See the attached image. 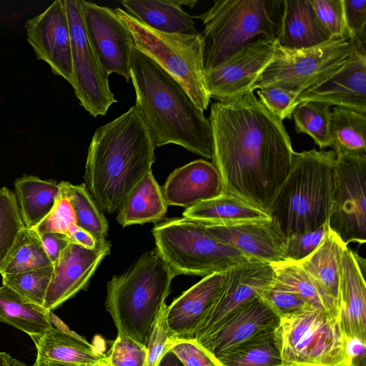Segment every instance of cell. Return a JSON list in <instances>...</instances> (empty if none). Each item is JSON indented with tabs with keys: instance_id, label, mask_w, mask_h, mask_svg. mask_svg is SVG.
<instances>
[{
	"instance_id": "obj_22",
	"label": "cell",
	"mask_w": 366,
	"mask_h": 366,
	"mask_svg": "<svg viewBox=\"0 0 366 366\" xmlns=\"http://www.w3.org/2000/svg\"><path fill=\"white\" fill-rule=\"evenodd\" d=\"M202 224L214 236L249 259L268 263L282 259L285 237L272 218L224 224Z\"/></svg>"
},
{
	"instance_id": "obj_21",
	"label": "cell",
	"mask_w": 366,
	"mask_h": 366,
	"mask_svg": "<svg viewBox=\"0 0 366 366\" xmlns=\"http://www.w3.org/2000/svg\"><path fill=\"white\" fill-rule=\"evenodd\" d=\"M224 283L225 272L205 276L167 306V325L175 340L194 339L219 297Z\"/></svg>"
},
{
	"instance_id": "obj_56",
	"label": "cell",
	"mask_w": 366,
	"mask_h": 366,
	"mask_svg": "<svg viewBox=\"0 0 366 366\" xmlns=\"http://www.w3.org/2000/svg\"><path fill=\"white\" fill-rule=\"evenodd\" d=\"M289 366H312V365H289Z\"/></svg>"
},
{
	"instance_id": "obj_10",
	"label": "cell",
	"mask_w": 366,
	"mask_h": 366,
	"mask_svg": "<svg viewBox=\"0 0 366 366\" xmlns=\"http://www.w3.org/2000/svg\"><path fill=\"white\" fill-rule=\"evenodd\" d=\"M360 46L365 43L351 36L301 49H286L277 41L273 57L254 83L252 92L277 86L299 96L339 68Z\"/></svg>"
},
{
	"instance_id": "obj_27",
	"label": "cell",
	"mask_w": 366,
	"mask_h": 366,
	"mask_svg": "<svg viewBox=\"0 0 366 366\" xmlns=\"http://www.w3.org/2000/svg\"><path fill=\"white\" fill-rule=\"evenodd\" d=\"M161 187L154 179L152 171L134 187L119 209L117 220L123 227L127 226L156 223L162 220L167 212Z\"/></svg>"
},
{
	"instance_id": "obj_8",
	"label": "cell",
	"mask_w": 366,
	"mask_h": 366,
	"mask_svg": "<svg viewBox=\"0 0 366 366\" xmlns=\"http://www.w3.org/2000/svg\"><path fill=\"white\" fill-rule=\"evenodd\" d=\"M114 11L130 30L134 46L172 76L199 109L207 110L211 97L204 79L201 34L159 32L139 22L122 9L117 8Z\"/></svg>"
},
{
	"instance_id": "obj_3",
	"label": "cell",
	"mask_w": 366,
	"mask_h": 366,
	"mask_svg": "<svg viewBox=\"0 0 366 366\" xmlns=\"http://www.w3.org/2000/svg\"><path fill=\"white\" fill-rule=\"evenodd\" d=\"M130 76L136 93L134 106L154 147L174 144L212 159L209 119L185 89L135 46L132 51Z\"/></svg>"
},
{
	"instance_id": "obj_19",
	"label": "cell",
	"mask_w": 366,
	"mask_h": 366,
	"mask_svg": "<svg viewBox=\"0 0 366 366\" xmlns=\"http://www.w3.org/2000/svg\"><path fill=\"white\" fill-rule=\"evenodd\" d=\"M110 249L108 241L95 249L71 242L53 264L43 308L53 312L85 290L103 259L110 253Z\"/></svg>"
},
{
	"instance_id": "obj_25",
	"label": "cell",
	"mask_w": 366,
	"mask_h": 366,
	"mask_svg": "<svg viewBox=\"0 0 366 366\" xmlns=\"http://www.w3.org/2000/svg\"><path fill=\"white\" fill-rule=\"evenodd\" d=\"M122 4L131 16L149 28L164 34L196 35L192 17L182 5L192 8L197 1L124 0Z\"/></svg>"
},
{
	"instance_id": "obj_4",
	"label": "cell",
	"mask_w": 366,
	"mask_h": 366,
	"mask_svg": "<svg viewBox=\"0 0 366 366\" xmlns=\"http://www.w3.org/2000/svg\"><path fill=\"white\" fill-rule=\"evenodd\" d=\"M333 149L294 152L290 169L267 212L285 237L328 221L334 187Z\"/></svg>"
},
{
	"instance_id": "obj_41",
	"label": "cell",
	"mask_w": 366,
	"mask_h": 366,
	"mask_svg": "<svg viewBox=\"0 0 366 366\" xmlns=\"http://www.w3.org/2000/svg\"><path fill=\"white\" fill-rule=\"evenodd\" d=\"M167 305L164 304L146 342L147 355L144 366H157L162 357L170 350L176 340L167 325Z\"/></svg>"
},
{
	"instance_id": "obj_40",
	"label": "cell",
	"mask_w": 366,
	"mask_h": 366,
	"mask_svg": "<svg viewBox=\"0 0 366 366\" xmlns=\"http://www.w3.org/2000/svg\"><path fill=\"white\" fill-rule=\"evenodd\" d=\"M328 231L327 221L314 231L286 237L281 260L295 262L303 260L317 248L327 236Z\"/></svg>"
},
{
	"instance_id": "obj_24",
	"label": "cell",
	"mask_w": 366,
	"mask_h": 366,
	"mask_svg": "<svg viewBox=\"0 0 366 366\" xmlns=\"http://www.w3.org/2000/svg\"><path fill=\"white\" fill-rule=\"evenodd\" d=\"M280 317L260 297L247 305L202 345L214 357L263 332L276 329Z\"/></svg>"
},
{
	"instance_id": "obj_39",
	"label": "cell",
	"mask_w": 366,
	"mask_h": 366,
	"mask_svg": "<svg viewBox=\"0 0 366 366\" xmlns=\"http://www.w3.org/2000/svg\"><path fill=\"white\" fill-rule=\"evenodd\" d=\"M25 228L14 192L0 188V273L18 237Z\"/></svg>"
},
{
	"instance_id": "obj_11",
	"label": "cell",
	"mask_w": 366,
	"mask_h": 366,
	"mask_svg": "<svg viewBox=\"0 0 366 366\" xmlns=\"http://www.w3.org/2000/svg\"><path fill=\"white\" fill-rule=\"evenodd\" d=\"M366 154L338 153L329 228L347 245L366 242Z\"/></svg>"
},
{
	"instance_id": "obj_42",
	"label": "cell",
	"mask_w": 366,
	"mask_h": 366,
	"mask_svg": "<svg viewBox=\"0 0 366 366\" xmlns=\"http://www.w3.org/2000/svg\"><path fill=\"white\" fill-rule=\"evenodd\" d=\"M316 16L330 39L350 36L345 21L342 0H310Z\"/></svg>"
},
{
	"instance_id": "obj_28",
	"label": "cell",
	"mask_w": 366,
	"mask_h": 366,
	"mask_svg": "<svg viewBox=\"0 0 366 366\" xmlns=\"http://www.w3.org/2000/svg\"><path fill=\"white\" fill-rule=\"evenodd\" d=\"M14 194L25 228L34 229L52 209L60 187L54 179L24 175L16 179Z\"/></svg>"
},
{
	"instance_id": "obj_45",
	"label": "cell",
	"mask_w": 366,
	"mask_h": 366,
	"mask_svg": "<svg viewBox=\"0 0 366 366\" xmlns=\"http://www.w3.org/2000/svg\"><path fill=\"white\" fill-rule=\"evenodd\" d=\"M76 224V216L69 200L60 194L48 215L33 229L39 235L57 232L67 235L72 224Z\"/></svg>"
},
{
	"instance_id": "obj_44",
	"label": "cell",
	"mask_w": 366,
	"mask_h": 366,
	"mask_svg": "<svg viewBox=\"0 0 366 366\" xmlns=\"http://www.w3.org/2000/svg\"><path fill=\"white\" fill-rule=\"evenodd\" d=\"M106 355L111 366H144L147 347L129 337L117 335Z\"/></svg>"
},
{
	"instance_id": "obj_12",
	"label": "cell",
	"mask_w": 366,
	"mask_h": 366,
	"mask_svg": "<svg viewBox=\"0 0 366 366\" xmlns=\"http://www.w3.org/2000/svg\"><path fill=\"white\" fill-rule=\"evenodd\" d=\"M69 22L73 83L80 104L92 116H104L114 99L109 75L101 67L86 37L77 0H64Z\"/></svg>"
},
{
	"instance_id": "obj_23",
	"label": "cell",
	"mask_w": 366,
	"mask_h": 366,
	"mask_svg": "<svg viewBox=\"0 0 366 366\" xmlns=\"http://www.w3.org/2000/svg\"><path fill=\"white\" fill-rule=\"evenodd\" d=\"M167 205L189 208L222 193L220 174L208 161L197 159L174 169L161 187Z\"/></svg>"
},
{
	"instance_id": "obj_20",
	"label": "cell",
	"mask_w": 366,
	"mask_h": 366,
	"mask_svg": "<svg viewBox=\"0 0 366 366\" xmlns=\"http://www.w3.org/2000/svg\"><path fill=\"white\" fill-rule=\"evenodd\" d=\"M365 265V260L348 246L344 248L340 265L337 317L346 340H366Z\"/></svg>"
},
{
	"instance_id": "obj_50",
	"label": "cell",
	"mask_w": 366,
	"mask_h": 366,
	"mask_svg": "<svg viewBox=\"0 0 366 366\" xmlns=\"http://www.w3.org/2000/svg\"><path fill=\"white\" fill-rule=\"evenodd\" d=\"M67 236L74 242L87 248L95 249L104 244L99 243L92 234L86 231L85 229L77 226L76 224H72L67 233Z\"/></svg>"
},
{
	"instance_id": "obj_14",
	"label": "cell",
	"mask_w": 366,
	"mask_h": 366,
	"mask_svg": "<svg viewBox=\"0 0 366 366\" xmlns=\"http://www.w3.org/2000/svg\"><path fill=\"white\" fill-rule=\"evenodd\" d=\"M84 31L102 69L131 79L130 61L134 41L116 11L96 4L77 0Z\"/></svg>"
},
{
	"instance_id": "obj_30",
	"label": "cell",
	"mask_w": 366,
	"mask_h": 366,
	"mask_svg": "<svg viewBox=\"0 0 366 366\" xmlns=\"http://www.w3.org/2000/svg\"><path fill=\"white\" fill-rule=\"evenodd\" d=\"M347 246L330 228L317 248L298 262L314 282L337 302L340 265L344 248Z\"/></svg>"
},
{
	"instance_id": "obj_51",
	"label": "cell",
	"mask_w": 366,
	"mask_h": 366,
	"mask_svg": "<svg viewBox=\"0 0 366 366\" xmlns=\"http://www.w3.org/2000/svg\"><path fill=\"white\" fill-rule=\"evenodd\" d=\"M157 366H184L179 359L170 350L160 359Z\"/></svg>"
},
{
	"instance_id": "obj_33",
	"label": "cell",
	"mask_w": 366,
	"mask_h": 366,
	"mask_svg": "<svg viewBox=\"0 0 366 366\" xmlns=\"http://www.w3.org/2000/svg\"><path fill=\"white\" fill-rule=\"evenodd\" d=\"M271 264L276 281L298 295L310 306L337 317L336 301L314 282L298 262L280 260Z\"/></svg>"
},
{
	"instance_id": "obj_9",
	"label": "cell",
	"mask_w": 366,
	"mask_h": 366,
	"mask_svg": "<svg viewBox=\"0 0 366 366\" xmlns=\"http://www.w3.org/2000/svg\"><path fill=\"white\" fill-rule=\"evenodd\" d=\"M282 366H340L347 340L337 318L311 306L280 318L276 329Z\"/></svg>"
},
{
	"instance_id": "obj_53",
	"label": "cell",
	"mask_w": 366,
	"mask_h": 366,
	"mask_svg": "<svg viewBox=\"0 0 366 366\" xmlns=\"http://www.w3.org/2000/svg\"><path fill=\"white\" fill-rule=\"evenodd\" d=\"M12 357L8 353L0 351V366H11Z\"/></svg>"
},
{
	"instance_id": "obj_7",
	"label": "cell",
	"mask_w": 366,
	"mask_h": 366,
	"mask_svg": "<svg viewBox=\"0 0 366 366\" xmlns=\"http://www.w3.org/2000/svg\"><path fill=\"white\" fill-rule=\"evenodd\" d=\"M152 232L156 249L176 276L205 277L249 259L211 234L202 222L188 217L163 222Z\"/></svg>"
},
{
	"instance_id": "obj_46",
	"label": "cell",
	"mask_w": 366,
	"mask_h": 366,
	"mask_svg": "<svg viewBox=\"0 0 366 366\" xmlns=\"http://www.w3.org/2000/svg\"><path fill=\"white\" fill-rule=\"evenodd\" d=\"M257 94L261 103L280 120L292 119L298 97L295 93L280 87L269 86L257 89Z\"/></svg>"
},
{
	"instance_id": "obj_1",
	"label": "cell",
	"mask_w": 366,
	"mask_h": 366,
	"mask_svg": "<svg viewBox=\"0 0 366 366\" xmlns=\"http://www.w3.org/2000/svg\"><path fill=\"white\" fill-rule=\"evenodd\" d=\"M212 164L222 193L267 212L285 179L295 151L283 123L254 95L211 105Z\"/></svg>"
},
{
	"instance_id": "obj_49",
	"label": "cell",
	"mask_w": 366,
	"mask_h": 366,
	"mask_svg": "<svg viewBox=\"0 0 366 366\" xmlns=\"http://www.w3.org/2000/svg\"><path fill=\"white\" fill-rule=\"evenodd\" d=\"M39 237L52 264L56 262L60 253L72 242L66 234L57 232L44 233L39 235Z\"/></svg>"
},
{
	"instance_id": "obj_54",
	"label": "cell",
	"mask_w": 366,
	"mask_h": 366,
	"mask_svg": "<svg viewBox=\"0 0 366 366\" xmlns=\"http://www.w3.org/2000/svg\"><path fill=\"white\" fill-rule=\"evenodd\" d=\"M107 360L103 361V362H99V363H97L92 366H105V365L107 364Z\"/></svg>"
},
{
	"instance_id": "obj_38",
	"label": "cell",
	"mask_w": 366,
	"mask_h": 366,
	"mask_svg": "<svg viewBox=\"0 0 366 366\" xmlns=\"http://www.w3.org/2000/svg\"><path fill=\"white\" fill-rule=\"evenodd\" d=\"M54 271L53 264L24 272L1 275L2 285L26 303L43 307Z\"/></svg>"
},
{
	"instance_id": "obj_34",
	"label": "cell",
	"mask_w": 366,
	"mask_h": 366,
	"mask_svg": "<svg viewBox=\"0 0 366 366\" xmlns=\"http://www.w3.org/2000/svg\"><path fill=\"white\" fill-rule=\"evenodd\" d=\"M330 132L336 154H366V114L333 107L330 111Z\"/></svg>"
},
{
	"instance_id": "obj_16",
	"label": "cell",
	"mask_w": 366,
	"mask_h": 366,
	"mask_svg": "<svg viewBox=\"0 0 366 366\" xmlns=\"http://www.w3.org/2000/svg\"><path fill=\"white\" fill-rule=\"evenodd\" d=\"M27 41L38 59L51 71L73 83L71 36L64 0H56L40 14L26 21Z\"/></svg>"
},
{
	"instance_id": "obj_17",
	"label": "cell",
	"mask_w": 366,
	"mask_h": 366,
	"mask_svg": "<svg viewBox=\"0 0 366 366\" xmlns=\"http://www.w3.org/2000/svg\"><path fill=\"white\" fill-rule=\"evenodd\" d=\"M49 317L51 327L31 339L36 350L32 366H92L107 360L106 344L101 337L90 343L52 311Z\"/></svg>"
},
{
	"instance_id": "obj_57",
	"label": "cell",
	"mask_w": 366,
	"mask_h": 366,
	"mask_svg": "<svg viewBox=\"0 0 366 366\" xmlns=\"http://www.w3.org/2000/svg\"><path fill=\"white\" fill-rule=\"evenodd\" d=\"M105 366H111L108 362L105 365Z\"/></svg>"
},
{
	"instance_id": "obj_55",
	"label": "cell",
	"mask_w": 366,
	"mask_h": 366,
	"mask_svg": "<svg viewBox=\"0 0 366 366\" xmlns=\"http://www.w3.org/2000/svg\"><path fill=\"white\" fill-rule=\"evenodd\" d=\"M340 366H353L351 362H347L341 365Z\"/></svg>"
},
{
	"instance_id": "obj_29",
	"label": "cell",
	"mask_w": 366,
	"mask_h": 366,
	"mask_svg": "<svg viewBox=\"0 0 366 366\" xmlns=\"http://www.w3.org/2000/svg\"><path fill=\"white\" fill-rule=\"evenodd\" d=\"M183 217L210 224L271 218L268 212L237 197L227 194H221L185 209Z\"/></svg>"
},
{
	"instance_id": "obj_18",
	"label": "cell",
	"mask_w": 366,
	"mask_h": 366,
	"mask_svg": "<svg viewBox=\"0 0 366 366\" xmlns=\"http://www.w3.org/2000/svg\"><path fill=\"white\" fill-rule=\"evenodd\" d=\"M320 102L366 114V50L358 46L337 69L302 92L295 105Z\"/></svg>"
},
{
	"instance_id": "obj_52",
	"label": "cell",
	"mask_w": 366,
	"mask_h": 366,
	"mask_svg": "<svg viewBox=\"0 0 366 366\" xmlns=\"http://www.w3.org/2000/svg\"><path fill=\"white\" fill-rule=\"evenodd\" d=\"M353 366H366V353H361L347 358Z\"/></svg>"
},
{
	"instance_id": "obj_48",
	"label": "cell",
	"mask_w": 366,
	"mask_h": 366,
	"mask_svg": "<svg viewBox=\"0 0 366 366\" xmlns=\"http://www.w3.org/2000/svg\"><path fill=\"white\" fill-rule=\"evenodd\" d=\"M344 16L350 35L356 41L365 43L366 0H342Z\"/></svg>"
},
{
	"instance_id": "obj_6",
	"label": "cell",
	"mask_w": 366,
	"mask_h": 366,
	"mask_svg": "<svg viewBox=\"0 0 366 366\" xmlns=\"http://www.w3.org/2000/svg\"><path fill=\"white\" fill-rule=\"evenodd\" d=\"M284 0H218L197 16L204 29L203 64L211 70L253 40L264 36L278 39Z\"/></svg>"
},
{
	"instance_id": "obj_37",
	"label": "cell",
	"mask_w": 366,
	"mask_h": 366,
	"mask_svg": "<svg viewBox=\"0 0 366 366\" xmlns=\"http://www.w3.org/2000/svg\"><path fill=\"white\" fill-rule=\"evenodd\" d=\"M330 106L320 102H305L296 106L292 117L297 134L309 135L323 150L333 147L330 132Z\"/></svg>"
},
{
	"instance_id": "obj_36",
	"label": "cell",
	"mask_w": 366,
	"mask_h": 366,
	"mask_svg": "<svg viewBox=\"0 0 366 366\" xmlns=\"http://www.w3.org/2000/svg\"><path fill=\"white\" fill-rule=\"evenodd\" d=\"M39 234L24 228L10 252L1 275L34 270L51 265Z\"/></svg>"
},
{
	"instance_id": "obj_13",
	"label": "cell",
	"mask_w": 366,
	"mask_h": 366,
	"mask_svg": "<svg viewBox=\"0 0 366 366\" xmlns=\"http://www.w3.org/2000/svg\"><path fill=\"white\" fill-rule=\"evenodd\" d=\"M271 263L249 259L225 271V283L217 301L197 330L194 340L202 345L247 305L260 297L274 279Z\"/></svg>"
},
{
	"instance_id": "obj_32",
	"label": "cell",
	"mask_w": 366,
	"mask_h": 366,
	"mask_svg": "<svg viewBox=\"0 0 366 366\" xmlns=\"http://www.w3.org/2000/svg\"><path fill=\"white\" fill-rule=\"evenodd\" d=\"M49 312L26 303L9 287L0 286V322L26 333L31 339L51 327Z\"/></svg>"
},
{
	"instance_id": "obj_35",
	"label": "cell",
	"mask_w": 366,
	"mask_h": 366,
	"mask_svg": "<svg viewBox=\"0 0 366 366\" xmlns=\"http://www.w3.org/2000/svg\"><path fill=\"white\" fill-rule=\"evenodd\" d=\"M61 194L70 202L76 216V224L85 229L103 243L108 232V222L89 193L85 184H72L59 182Z\"/></svg>"
},
{
	"instance_id": "obj_15",
	"label": "cell",
	"mask_w": 366,
	"mask_h": 366,
	"mask_svg": "<svg viewBox=\"0 0 366 366\" xmlns=\"http://www.w3.org/2000/svg\"><path fill=\"white\" fill-rule=\"evenodd\" d=\"M277 41L259 37L219 66L204 71L210 97L225 101L252 92L254 83L272 60Z\"/></svg>"
},
{
	"instance_id": "obj_47",
	"label": "cell",
	"mask_w": 366,
	"mask_h": 366,
	"mask_svg": "<svg viewBox=\"0 0 366 366\" xmlns=\"http://www.w3.org/2000/svg\"><path fill=\"white\" fill-rule=\"evenodd\" d=\"M170 350L184 366H220L215 357L194 339L176 340Z\"/></svg>"
},
{
	"instance_id": "obj_26",
	"label": "cell",
	"mask_w": 366,
	"mask_h": 366,
	"mask_svg": "<svg viewBox=\"0 0 366 366\" xmlns=\"http://www.w3.org/2000/svg\"><path fill=\"white\" fill-rule=\"evenodd\" d=\"M330 39L310 0H284L281 31L277 39L280 46L289 49H307Z\"/></svg>"
},
{
	"instance_id": "obj_5",
	"label": "cell",
	"mask_w": 366,
	"mask_h": 366,
	"mask_svg": "<svg viewBox=\"0 0 366 366\" xmlns=\"http://www.w3.org/2000/svg\"><path fill=\"white\" fill-rule=\"evenodd\" d=\"M175 277L156 248L124 274L113 276L107 284L105 307L117 335L145 345Z\"/></svg>"
},
{
	"instance_id": "obj_31",
	"label": "cell",
	"mask_w": 366,
	"mask_h": 366,
	"mask_svg": "<svg viewBox=\"0 0 366 366\" xmlns=\"http://www.w3.org/2000/svg\"><path fill=\"white\" fill-rule=\"evenodd\" d=\"M276 329L237 344L215 359L220 366H282Z\"/></svg>"
},
{
	"instance_id": "obj_43",
	"label": "cell",
	"mask_w": 366,
	"mask_h": 366,
	"mask_svg": "<svg viewBox=\"0 0 366 366\" xmlns=\"http://www.w3.org/2000/svg\"><path fill=\"white\" fill-rule=\"evenodd\" d=\"M259 297L274 310L280 318L310 306L298 295L274 279Z\"/></svg>"
},
{
	"instance_id": "obj_2",
	"label": "cell",
	"mask_w": 366,
	"mask_h": 366,
	"mask_svg": "<svg viewBox=\"0 0 366 366\" xmlns=\"http://www.w3.org/2000/svg\"><path fill=\"white\" fill-rule=\"evenodd\" d=\"M155 148L135 106L95 131L88 149L84 179L102 210L112 214L120 208L152 171Z\"/></svg>"
}]
</instances>
